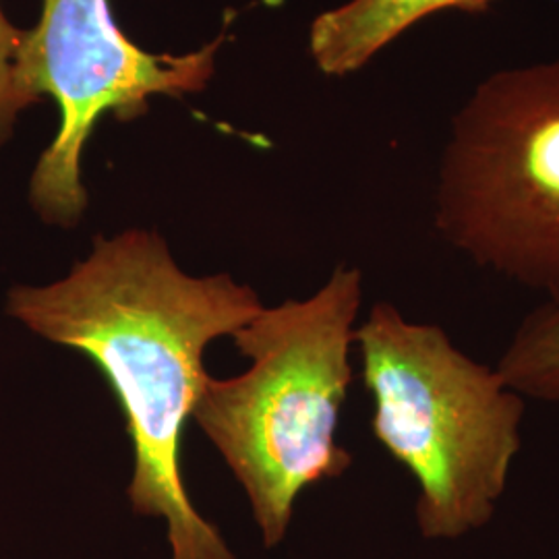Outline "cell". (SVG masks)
I'll use <instances>...</instances> for the list:
<instances>
[{
  "label": "cell",
  "mask_w": 559,
  "mask_h": 559,
  "mask_svg": "<svg viewBox=\"0 0 559 559\" xmlns=\"http://www.w3.org/2000/svg\"><path fill=\"white\" fill-rule=\"evenodd\" d=\"M263 309L228 274L195 278L160 235L96 237L87 260L48 286H13L7 313L36 336L96 362L133 443V512L166 522L173 559H239L193 506L182 479V431L207 380L203 355Z\"/></svg>",
  "instance_id": "obj_1"
},
{
  "label": "cell",
  "mask_w": 559,
  "mask_h": 559,
  "mask_svg": "<svg viewBox=\"0 0 559 559\" xmlns=\"http://www.w3.org/2000/svg\"><path fill=\"white\" fill-rule=\"evenodd\" d=\"M360 300V270L338 265L313 297L263 307L230 334L251 367L233 380L207 376L193 406L191 417L242 485L267 549L286 537L300 493L353 464L336 433Z\"/></svg>",
  "instance_id": "obj_2"
},
{
  "label": "cell",
  "mask_w": 559,
  "mask_h": 559,
  "mask_svg": "<svg viewBox=\"0 0 559 559\" xmlns=\"http://www.w3.org/2000/svg\"><path fill=\"white\" fill-rule=\"evenodd\" d=\"M371 431L419 487L427 540H459L498 514L522 448L526 399L436 323L376 302L357 325Z\"/></svg>",
  "instance_id": "obj_3"
},
{
  "label": "cell",
  "mask_w": 559,
  "mask_h": 559,
  "mask_svg": "<svg viewBox=\"0 0 559 559\" xmlns=\"http://www.w3.org/2000/svg\"><path fill=\"white\" fill-rule=\"evenodd\" d=\"M436 228L480 267L559 302V60L500 71L462 106Z\"/></svg>",
  "instance_id": "obj_4"
},
{
  "label": "cell",
  "mask_w": 559,
  "mask_h": 559,
  "mask_svg": "<svg viewBox=\"0 0 559 559\" xmlns=\"http://www.w3.org/2000/svg\"><path fill=\"white\" fill-rule=\"evenodd\" d=\"M224 34L189 55H152L127 38L110 0H44L38 25L25 29L15 83L27 106L50 96L59 133L29 182V203L41 221L73 228L87 207L81 156L102 115L138 119L156 94L200 92L214 75Z\"/></svg>",
  "instance_id": "obj_5"
},
{
  "label": "cell",
  "mask_w": 559,
  "mask_h": 559,
  "mask_svg": "<svg viewBox=\"0 0 559 559\" xmlns=\"http://www.w3.org/2000/svg\"><path fill=\"white\" fill-rule=\"evenodd\" d=\"M493 0H348L311 25L309 48L325 75L359 71L388 44L441 11H480Z\"/></svg>",
  "instance_id": "obj_6"
},
{
  "label": "cell",
  "mask_w": 559,
  "mask_h": 559,
  "mask_svg": "<svg viewBox=\"0 0 559 559\" xmlns=\"http://www.w3.org/2000/svg\"><path fill=\"white\" fill-rule=\"evenodd\" d=\"M496 367L524 399L559 404V302L524 318Z\"/></svg>",
  "instance_id": "obj_7"
},
{
  "label": "cell",
  "mask_w": 559,
  "mask_h": 559,
  "mask_svg": "<svg viewBox=\"0 0 559 559\" xmlns=\"http://www.w3.org/2000/svg\"><path fill=\"white\" fill-rule=\"evenodd\" d=\"M23 36L25 29L15 27L0 9V147L11 140L21 110L27 108L15 83V59Z\"/></svg>",
  "instance_id": "obj_8"
}]
</instances>
